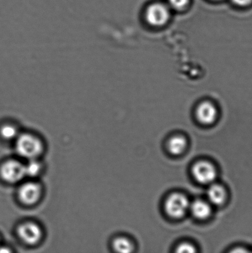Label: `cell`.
<instances>
[{
  "instance_id": "cell-1",
  "label": "cell",
  "mask_w": 252,
  "mask_h": 253,
  "mask_svg": "<svg viewBox=\"0 0 252 253\" xmlns=\"http://www.w3.org/2000/svg\"><path fill=\"white\" fill-rule=\"evenodd\" d=\"M16 148L20 156L29 160L38 157L43 148L41 141L29 133H23L17 136Z\"/></svg>"
},
{
  "instance_id": "cell-2",
  "label": "cell",
  "mask_w": 252,
  "mask_h": 253,
  "mask_svg": "<svg viewBox=\"0 0 252 253\" xmlns=\"http://www.w3.org/2000/svg\"><path fill=\"white\" fill-rule=\"evenodd\" d=\"M165 210L167 214L175 218H180L186 214L190 207L187 198L181 193L170 195L165 202Z\"/></svg>"
},
{
  "instance_id": "cell-3",
  "label": "cell",
  "mask_w": 252,
  "mask_h": 253,
  "mask_svg": "<svg viewBox=\"0 0 252 253\" xmlns=\"http://www.w3.org/2000/svg\"><path fill=\"white\" fill-rule=\"evenodd\" d=\"M0 173L2 178L9 183L18 182L26 176L25 165L15 160L4 163L0 169Z\"/></svg>"
},
{
  "instance_id": "cell-4",
  "label": "cell",
  "mask_w": 252,
  "mask_h": 253,
  "mask_svg": "<svg viewBox=\"0 0 252 253\" xmlns=\"http://www.w3.org/2000/svg\"><path fill=\"white\" fill-rule=\"evenodd\" d=\"M170 13L169 8L162 3H155L148 7L145 17L148 23L153 26H162L169 21Z\"/></svg>"
},
{
  "instance_id": "cell-5",
  "label": "cell",
  "mask_w": 252,
  "mask_h": 253,
  "mask_svg": "<svg viewBox=\"0 0 252 253\" xmlns=\"http://www.w3.org/2000/svg\"><path fill=\"white\" fill-rule=\"evenodd\" d=\"M20 239L29 245H35L39 242L42 237L41 228L34 222L24 223L17 229Z\"/></svg>"
},
{
  "instance_id": "cell-6",
  "label": "cell",
  "mask_w": 252,
  "mask_h": 253,
  "mask_svg": "<svg viewBox=\"0 0 252 253\" xmlns=\"http://www.w3.org/2000/svg\"><path fill=\"white\" fill-rule=\"evenodd\" d=\"M41 193V188L38 183L29 182L24 183L19 188V197L24 204L32 205L38 202Z\"/></svg>"
},
{
  "instance_id": "cell-7",
  "label": "cell",
  "mask_w": 252,
  "mask_h": 253,
  "mask_svg": "<svg viewBox=\"0 0 252 253\" xmlns=\"http://www.w3.org/2000/svg\"><path fill=\"white\" fill-rule=\"evenodd\" d=\"M194 177L199 182L207 184L216 179V169L211 163L201 161L196 164L192 169Z\"/></svg>"
},
{
  "instance_id": "cell-8",
  "label": "cell",
  "mask_w": 252,
  "mask_h": 253,
  "mask_svg": "<svg viewBox=\"0 0 252 253\" xmlns=\"http://www.w3.org/2000/svg\"><path fill=\"white\" fill-rule=\"evenodd\" d=\"M196 115L200 122L204 125H211L216 120L217 110L213 104L206 101L197 108Z\"/></svg>"
},
{
  "instance_id": "cell-9",
  "label": "cell",
  "mask_w": 252,
  "mask_h": 253,
  "mask_svg": "<svg viewBox=\"0 0 252 253\" xmlns=\"http://www.w3.org/2000/svg\"><path fill=\"white\" fill-rule=\"evenodd\" d=\"M189 208L192 214L197 219H206L211 215V208L208 203L204 201H195Z\"/></svg>"
},
{
  "instance_id": "cell-10",
  "label": "cell",
  "mask_w": 252,
  "mask_h": 253,
  "mask_svg": "<svg viewBox=\"0 0 252 253\" xmlns=\"http://www.w3.org/2000/svg\"><path fill=\"white\" fill-rule=\"evenodd\" d=\"M210 202L215 205H220L226 198V193L224 188L219 185H212L207 192Z\"/></svg>"
},
{
  "instance_id": "cell-11",
  "label": "cell",
  "mask_w": 252,
  "mask_h": 253,
  "mask_svg": "<svg viewBox=\"0 0 252 253\" xmlns=\"http://www.w3.org/2000/svg\"><path fill=\"white\" fill-rule=\"evenodd\" d=\"M186 146V140L180 136H175L170 139L169 143V150L173 155H179L183 152Z\"/></svg>"
},
{
  "instance_id": "cell-12",
  "label": "cell",
  "mask_w": 252,
  "mask_h": 253,
  "mask_svg": "<svg viewBox=\"0 0 252 253\" xmlns=\"http://www.w3.org/2000/svg\"><path fill=\"white\" fill-rule=\"evenodd\" d=\"M113 246L115 251L118 253H129L133 251L132 243L124 237L116 239L113 242Z\"/></svg>"
},
{
  "instance_id": "cell-13",
  "label": "cell",
  "mask_w": 252,
  "mask_h": 253,
  "mask_svg": "<svg viewBox=\"0 0 252 253\" xmlns=\"http://www.w3.org/2000/svg\"><path fill=\"white\" fill-rule=\"evenodd\" d=\"M41 165L38 161L34 160H30L29 162L25 165V171H26V175L29 177H35L38 175L40 172Z\"/></svg>"
},
{
  "instance_id": "cell-14",
  "label": "cell",
  "mask_w": 252,
  "mask_h": 253,
  "mask_svg": "<svg viewBox=\"0 0 252 253\" xmlns=\"http://www.w3.org/2000/svg\"><path fill=\"white\" fill-rule=\"evenodd\" d=\"M0 133L2 137L6 140H12V139L17 138V136H19L17 129L14 126L11 125L2 126L0 130Z\"/></svg>"
},
{
  "instance_id": "cell-15",
  "label": "cell",
  "mask_w": 252,
  "mask_h": 253,
  "mask_svg": "<svg viewBox=\"0 0 252 253\" xmlns=\"http://www.w3.org/2000/svg\"><path fill=\"white\" fill-rule=\"evenodd\" d=\"M189 0H169L170 5L174 8L181 10L187 6Z\"/></svg>"
},
{
  "instance_id": "cell-16",
  "label": "cell",
  "mask_w": 252,
  "mask_h": 253,
  "mask_svg": "<svg viewBox=\"0 0 252 253\" xmlns=\"http://www.w3.org/2000/svg\"><path fill=\"white\" fill-rule=\"evenodd\" d=\"M177 252L178 253H192L196 252V250L192 245L185 243V244L180 245V246L178 247Z\"/></svg>"
},
{
  "instance_id": "cell-17",
  "label": "cell",
  "mask_w": 252,
  "mask_h": 253,
  "mask_svg": "<svg viewBox=\"0 0 252 253\" xmlns=\"http://www.w3.org/2000/svg\"><path fill=\"white\" fill-rule=\"evenodd\" d=\"M232 1L239 6H247L251 4L252 2V0H232Z\"/></svg>"
},
{
  "instance_id": "cell-18",
  "label": "cell",
  "mask_w": 252,
  "mask_h": 253,
  "mask_svg": "<svg viewBox=\"0 0 252 253\" xmlns=\"http://www.w3.org/2000/svg\"><path fill=\"white\" fill-rule=\"evenodd\" d=\"M10 252V250L7 248H0V253H7Z\"/></svg>"
}]
</instances>
